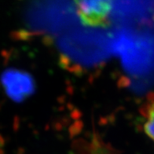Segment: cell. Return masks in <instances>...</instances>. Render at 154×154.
<instances>
[{
  "instance_id": "2",
  "label": "cell",
  "mask_w": 154,
  "mask_h": 154,
  "mask_svg": "<svg viewBox=\"0 0 154 154\" xmlns=\"http://www.w3.org/2000/svg\"><path fill=\"white\" fill-rule=\"evenodd\" d=\"M2 83L6 92L14 98L22 97L23 94L27 91V79L17 72H5L2 76Z\"/></svg>"
},
{
  "instance_id": "3",
  "label": "cell",
  "mask_w": 154,
  "mask_h": 154,
  "mask_svg": "<svg viewBox=\"0 0 154 154\" xmlns=\"http://www.w3.org/2000/svg\"><path fill=\"white\" fill-rule=\"evenodd\" d=\"M143 130L154 142V94L146 101L143 109Z\"/></svg>"
},
{
  "instance_id": "1",
  "label": "cell",
  "mask_w": 154,
  "mask_h": 154,
  "mask_svg": "<svg viewBox=\"0 0 154 154\" xmlns=\"http://www.w3.org/2000/svg\"><path fill=\"white\" fill-rule=\"evenodd\" d=\"M111 1L91 0L75 1L77 13L84 25L91 27L103 26L108 23L112 10Z\"/></svg>"
}]
</instances>
